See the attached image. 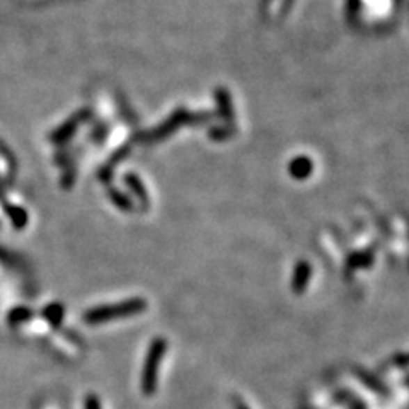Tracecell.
I'll list each match as a JSON object with an SVG mask.
<instances>
[{
	"label": "cell",
	"instance_id": "cell-1",
	"mask_svg": "<svg viewBox=\"0 0 409 409\" xmlns=\"http://www.w3.org/2000/svg\"><path fill=\"white\" fill-rule=\"evenodd\" d=\"M135 304L127 305H116V307H99V309H93L87 312L86 321L87 323H102V321L115 319V317L127 316V312H134Z\"/></svg>",
	"mask_w": 409,
	"mask_h": 409
},
{
	"label": "cell",
	"instance_id": "cell-2",
	"mask_svg": "<svg viewBox=\"0 0 409 409\" xmlns=\"http://www.w3.org/2000/svg\"><path fill=\"white\" fill-rule=\"evenodd\" d=\"M45 317H47V319L50 321L53 326H58L60 321H62V317H63L62 305H60V304H51L47 310H45Z\"/></svg>",
	"mask_w": 409,
	"mask_h": 409
}]
</instances>
